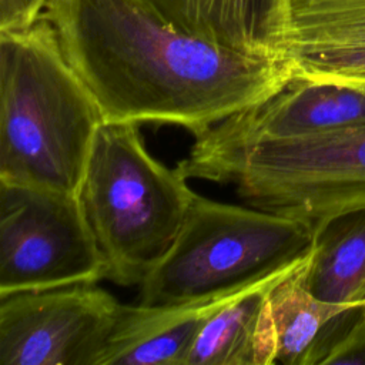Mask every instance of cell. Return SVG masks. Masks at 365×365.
<instances>
[{"label":"cell","mask_w":365,"mask_h":365,"mask_svg":"<svg viewBox=\"0 0 365 365\" xmlns=\"http://www.w3.org/2000/svg\"><path fill=\"white\" fill-rule=\"evenodd\" d=\"M43 14L106 120L173 124L198 137L294 78L288 60L184 31L144 0H48Z\"/></svg>","instance_id":"1"},{"label":"cell","mask_w":365,"mask_h":365,"mask_svg":"<svg viewBox=\"0 0 365 365\" xmlns=\"http://www.w3.org/2000/svg\"><path fill=\"white\" fill-rule=\"evenodd\" d=\"M104 121L43 13L0 30V181L77 194Z\"/></svg>","instance_id":"2"},{"label":"cell","mask_w":365,"mask_h":365,"mask_svg":"<svg viewBox=\"0 0 365 365\" xmlns=\"http://www.w3.org/2000/svg\"><path fill=\"white\" fill-rule=\"evenodd\" d=\"M187 180L150 154L138 123L106 120L98 127L77 194L106 279L140 285L163 259L197 194Z\"/></svg>","instance_id":"3"},{"label":"cell","mask_w":365,"mask_h":365,"mask_svg":"<svg viewBox=\"0 0 365 365\" xmlns=\"http://www.w3.org/2000/svg\"><path fill=\"white\" fill-rule=\"evenodd\" d=\"M175 167L187 178L231 184L247 205L298 218L314 232L335 215L365 208V125L237 144L194 141Z\"/></svg>","instance_id":"4"},{"label":"cell","mask_w":365,"mask_h":365,"mask_svg":"<svg viewBox=\"0 0 365 365\" xmlns=\"http://www.w3.org/2000/svg\"><path fill=\"white\" fill-rule=\"evenodd\" d=\"M315 232L307 222L195 194L163 259L140 284L138 304L182 305L240 291L307 257Z\"/></svg>","instance_id":"5"},{"label":"cell","mask_w":365,"mask_h":365,"mask_svg":"<svg viewBox=\"0 0 365 365\" xmlns=\"http://www.w3.org/2000/svg\"><path fill=\"white\" fill-rule=\"evenodd\" d=\"M106 277L78 194L0 181V295Z\"/></svg>","instance_id":"6"},{"label":"cell","mask_w":365,"mask_h":365,"mask_svg":"<svg viewBox=\"0 0 365 365\" xmlns=\"http://www.w3.org/2000/svg\"><path fill=\"white\" fill-rule=\"evenodd\" d=\"M121 308L97 282L0 295V365H100Z\"/></svg>","instance_id":"7"},{"label":"cell","mask_w":365,"mask_h":365,"mask_svg":"<svg viewBox=\"0 0 365 365\" xmlns=\"http://www.w3.org/2000/svg\"><path fill=\"white\" fill-rule=\"evenodd\" d=\"M365 125V91L332 81L292 78L278 93L195 137L204 144L311 137Z\"/></svg>","instance_id":"8"},{"label":"cell","mask_w":365,"mask_h":365,"mask_svg":"<svg viewBox=\"0 0 365 365\" xmlns=\"http://www.w3.org/2000/svg\"><path fill=\"white\" fill-rule=\"evenodd\" d=\"M285 56L294 78L365 91V0H288Z\"/></svg>","instance_id":"9"},{"label":"cell","mask_w":365,"mask_h":365,"mask_svg":"<svg viewBox=\"0 0 365 365\" xmlns=\"http://www.w3.org/2000/svg\"><path fill=\"white\" fill-rule=\"evenodd\" d=\"M299 261L240 289L214 311L201 327L184 365L277 364L269 294Z\"/></svg>","instance_id":"10"},{"label":"cell","mask_w":365,"mask_h":365,"mask_svg":"<svg viewBox=\"0 0 365 365\" xmlns=\"http://www.w3.org/2000/svg\"><path fill=\"white\" fill-rule=\"evenodd\" d=\"M175 27L255 56L288 60V0H144Z\"/></svg>","instance_id":"11"},{"label":"cell","mask_w":365,"mask_h":365,"mask_svg":"<svg viewBox=\"0 0 365 365\" xmlns=\"http://www.w3.org/2000/svg\"><path fill=\"white\" fill-rule=\"evenodd\" d=\"M237 292L182 305H123L100 365H184L204 322Z\"/></svg>","instance_id":"12"},{"label":"cell","mask_w":365,"mask_h":365,"mask_svg":"<svg viewBox=\"0 0 365 365\" xmlns=\"http://www.w3.org/2000/svg\"><path fill=\"white\" fill-rule=\"evenodd\" d=\"M305 281L319 299L365 305V208L335 215L315 231Z\"/></svg>","instance_id":"13"},{"label":"cell","mask_w":365,"mask_h":365,"mask_svg":"<svg viewBox=\"0 0 365 365\" xmlns=\"http://www.w3.org/2000/svg\"><path fill=\"white\" fill-rule=\"evenodd\" d=\"M311 252L284 275L269 294L277 334V364L307 365L327 324L349 308L364 307L328 302L309 291L305 275Z\"/></svg>","instance_id":"14"},{"label":"cell","mask_w":365,"mask_h":365,"mask_svg":"<svg viewBox=\"0 0 365 365\" xmlns=\"http://www.w3.org/2000/svg\"><path fill=\"white\" fill-rule=\"evenodd\" d=\"M318 364L365 365V305L349 308L327 324L307 362Z\"/></svg>","instance_id":"15"},{"label":"cell","mask_w":365,"mask_h":365,"mask_svg":"<svg viewBox=\"0 0 365 365\" xmlns=\"http://www.w3.org/2000/svg\"><path fill=\"white\" fill-rule=\"evenodd\" d=\"M48 0H0V30L24 29L43 13Z\"/></svg>","instance_id":"16"}]
</instances>
